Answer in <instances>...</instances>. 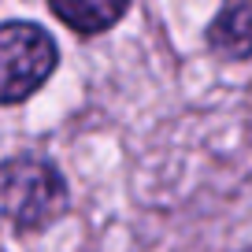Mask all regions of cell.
Instances as JSON below:
<instances>
[{"instance_id":"6da1fadb","label":"cell","mask_w":252,"mask_h":252,"mask_svg":"<svg viewBox=\"0 0 252 252\" xmlns=\"http://www.w3.org/2000/svg\"><path fill=\"white\" fill-rule=\"evenodd\" d=\"M67 212V182L45 156H11L0 163V215L15 230H41Z\"/></svg>"},{"instance_id":"7a4b0ae2","label":"cell","mask_w":252,"mask_h":252,"mask_svg":"<svg viewBox=\"0 0 252 252\" xmlns=\"http://www.w3.org/2000/svg\"><path fill=\"white\" fill-rule=\"evenodd\" d=\"M60 52L37 23H0V108L33 96L52 78Z\"/></svg>"},{"instance_id":"3957f363","label":"cell","mask_w":252,"mask_h":252,"mask_svg":"<svg viewBox=\"0 0 252 252\" xmlns=\"http://www.w3.org/2000/svg\"><path fill=\"white\" fill-rule=\"evenodd\" d=\"M204 41L222 60H252V0H222Z\"/></svg>"},{"instance_id":"277c9868","label":"cell","mask_w":252,"mask_h":252,"mask_svg":"<svg viewBox=\"0 0 252 252\" xmlns=\"http://www.w3.org/2000/svg\"><path fill=\"white\" fill-rule=\"evenodd\" d=\"M52 15L60 19L63 26H71L74 33H104L126 15L130 0H48Z\"/></svg>"},{"instance_id":"5b68a950","label":"cell","mask_w":252,"mask_h":252,"mask_svg":"<svg viewBox=\"0 0 252 252\" xmlns=\"http://www.w3.org/2000/svg\"><path fill=\"white\" fill-rule=\"evenodd\" d=\"M245 252H252V249H245Z\"/></svg>"}]
</instances>
